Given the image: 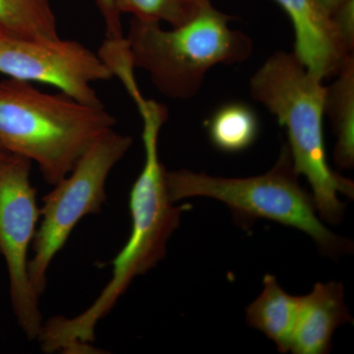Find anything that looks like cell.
I'll list each match as a JSON object with an SVG mask.
<instances>
[{
  "label": "cell",
  "mask_w": 354,
  "mask_h": 354,
  "mask_svg": "<svg viewBox=\"0 0 354 354\" xmlns=\"http://www.w3.org/2000/svg\"><path fill=\"white\" fill-rule=\"evenodd\" d=\"M0 73L29 83L55 86L76 101L101 106L91 84L113 72L99 53L71 39H25L0 35Z\"/></svg>",
  "instance_id": "8"
},
{
  "label": "cell",
  "mask_w": 354,
  "mask_h": 354,
  "mask_svg": "<svg viewBox=\"0 0 354 354\" xmlns=\"http://www.w3.org/2000/svg\"><path fill=\"white\" fill-rule=\"evenodd\" d=\"M292 23L295 53L308 71L324 81L337 76L353 55L337 37L332 20L314 0H274Z\"/></svg>",
  "instance_id": "9"
},
{
  "label": "cell",
  "mask_w": 354,
  "mask_h": 354,
  "mask_svg": "<svg viewBox=\"0 0 354 354\" xmlns=\"http://www.w3.org/2000/svg\"><path fill=\"white\" fill-rule=\"evenodd\" d=\"M317 6L322 10L324 14L328 16V17L330 18V16L333 15L337 10V9L341 8L344 4H346V2H348L349 0H314Z\"/></svg>",
  "instance_id": "18"
},
{
  "label": "cell",
  "mask_w": 354,
  "mask_h": 354,
  "mask_svg": "<svg viewBox=\"0 0 354 354\" xmlns=\"http://www.w3.org/2000/svg\"><path fill=\"white\" fill-rule=\"evenodd\" d=\"M337 37L348 55L354 50V0H349L330 16Z\"/></svg>",
  "instance_id": "16"
},
{
  "label": "cell",
  "mask_w": 354,
  "mask_h": 354,
  "mask_svg": "<svg viewBox=\"0 0 354 354\" xmlns=\"http://www.w3.org/2000/svg\"><path fill=\"white\" fill-rule=\"evenodd\" d=\"M167 185L174 203L207 197L223 203L239 227L264 218L308 235L324 256L339 259L353 253V242L324 225L312 194L300 185L288 144L269 171L245 178L213 176L188 169L167 171Z\"/></svg>",
  "instance_id": "4"
},
{
  "label": "cell",
  "mask_w": 354,
  "mask_h": 354,
  "mask_svg": "<svg viewBox=\"0 0 354 354\" xmlns=\"http://www.w3.org/2000/svg\"><path fill=\"white\" fill-rule=\"evenodd\" d=\"M259 128L257 114L242 102L221 106L207 121L209 141L218 151L228 153L242 152L252 146Z\"/></svg>",
  "instance_id": "14"
},
{
  "label": "cell",
  "mask_w": 354,
  "mask_h": 354,
  "mask_svg": "<svg viewBox=\"0 0 354 354\" xmlns=\"http://www.w3.org/2000/svg\"><path fill=\"white\" fill-rule=\"evenodd\" d=\"M250 94L276 116L288 132L293 165L307 179L321 220L337 225L346 203L353 200L354 183L333 171L324 141L326 87L293 53L277 51L251 77Z\"/></svg>",
  "instance_id": "2"
},
{
  "label": "cell",
  "mask_w": 354,
  "mask_h": 354,
  "mask_svg": "<svg viewBox=\"0 0 354 354\" xmlns=\"http://www.w3.org/2000/svg\"><path fill=\"white\" fill-rule=\"evenodd\" d=\"M97 8L106 26V39H120L124 38L123 35L121 13L116 8L114 0H95Z\"/></svg>",
  "instance_id": "17"
},
{
  "label": "cell",
  "mask_w": 354,
  "mask_h": 354,
  "mask_svg": "<svg viewBox=\"0 0 354 354\" xmlns=\"http://www.w3.org/2000/svg\"><path fill=\"white\" fill-rule=\"evenodd\" d=\"M116 122L104 104H83L62 92L46 94L16 79L0 82V149L36 162L50 185L68 176Z\"/></svg>",
  "instance_id": "3"
},
{
  "label": "cell",
  "mask_w": 354,
  "mask_h": 354,
  "mask_svg": "<svg viewBox=\"0 0 354 354\" xmlns=\"http://www.w3.org/2000/svg\"><path fill=\"white\" fill-rule=\"evenodd\" d=\"M138 111L143 120L145 162L129 194L131 232L111 262L113 274L97 299L73 318L58 316L46 321L44 337L55 351L80 348L95 341L97 324L113 311L136 277L164 259L167 242L180 223L183 207H176L169 196L167 169L158 157V135L169 120V109L147 100Z\"/></svg>",
  "instance_id": "1"
},
{
  "label": "cell",
  "mask_w": 354,
  "mask_h": 354,
  "mask_svg": "<svg viewBox=\"0 0 354 354\" xmlns=\"http://www.w3.org/2000/svg\"><path fill=\"white\" fill-rule=\"evenodd\" d=\"M132 137L111 130L95 142L68 176L55 184L43 199L28 272L35 292L41 297L53 260L64 248L84 216L101 212L106 202L109 174L127 155Z\"/></svg>",
  "instance_id": "6"
},
{
  "label": "cell",
  "mask_w": 354,
  "mask_h": 354,
  "mask_svg": "<svg viewBox=\"0 0 354 354\" xmlns=\"http://www.w3.org/2000/svg\"><path fill=\"white\" fill-rule=\"evenodd\" d=\"M121 14L151 22H165L171 28L192 20L211 0H114Z\"/></svg>",
  "instance_id": "15"
},
{
  "label": "cell",
  "mask_w": 354,
  "mask_h": 354,
  "mask_svg": "<svg viewBox=\"0 0 354 354\" xmlns=\"http://www.w3.org/2000/svg\"><path fill=\"white\" fill-rule=\"evenodd\" d=\"M29 158L0 149V254L6 259L14 315L29 339L43 327L39 297L28 272V252L39 220Z\"/></svg>",
  "instance_id": "7"
},
{
  "label": "cell",
  "mask_w": 354,
  "mask_h": 354,
  "mask_svg": "<svg viewBox=\"0 0 354 354\" xmlns=\"http://www.w3.org/2000/svg\"><path fill=\"white\" fill-rule=\"evenodd\" d=\"M234 17L211 2L192 20L165 30L160 23L131 18L127 39L134 68L146 70L160 94L172 100L196 97L209 70L242 64L252 55L251 39L230 27Z\"/></svg>",
  "instance_id": "5"
},
{
  "label": "cell",
  "mask_w": 354,
  "mask_h": 354,
  "mask_svg": "<svg viewBox=\"0 0 354 354\" xmlns=\"http://www.w3.org/2000/svg\"><path fill=\"white\" fill-rule=\"evenodd\" d=\"M335 81L326 87L325 115L337 142L334 160L339 169L354 167V58L349 59Z\"/></svg>",
  "instance_id": "12"
},
{
  "label": "cell",
  "mask_w": 354,
  "mask_h": 354,
  "mask_svg": "<svg viewBox=\"0 0 354 354\" xmlns=\"http://www.w3.org/2000/svg\"><path fill=\"white\" fill-rule=\"evenodd\" d=\"M300 297L283 290L277 278L266 274L259 297L247 307L246 322L274 342L281 353L290 351L299 311Z\"/></svg>",
  "instance_id": "11"
},
{
  "label": "cell",
  "mask_w": 354,
  "mask_h": 354,
  "mask_svg": "<svg viewBox=\"0 0 354 354\" xmlns=\"http://www.w3.org/2000/svg\"><path fill=\"white\" fill-rule=\"evenodd\" d=\"M353 322L344 302L342 283L335 281L317 283L311 292L300 297L290 351L295 354L330 353L335 330Z\"/></svg>",
  "instance_id": "10"
},
{
  "label": "cell",
  "mask_w": 354,
  "mask_h": 354,
  "mask_svg": "<svg viewBox=\"0 0 354 354\" xmlns=\"http://www.w3.org/2000/svg\"><path fill=\"white\" fill-rule=\"evenodd\" d=\"M0 35L25 39L60 38L51 0H0Z\"/></svg>",
  "instance_id": "13"
}]
</instances>
